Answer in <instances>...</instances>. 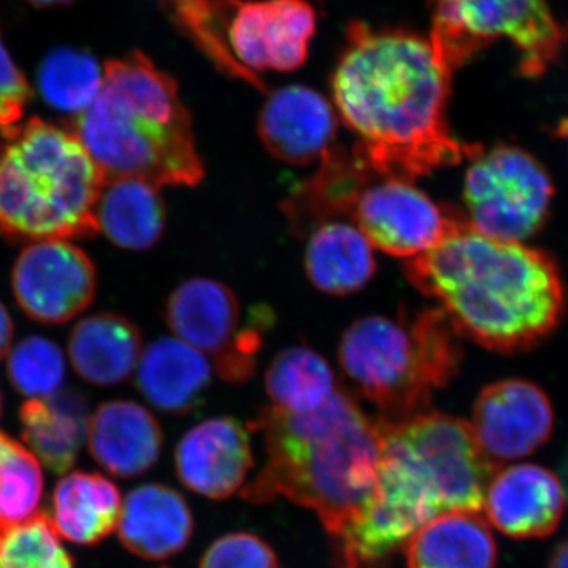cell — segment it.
Segmentation results:
<instances>
[{
  "mask_svg": "<svg viewBox=\"0 0 568 568\" xmlns=\"http://www.w3.org/2000/svg\"><path fill=\"white\" fill-rule=\"evenodd\" d=\"M11 286L26 315L43 324H62L92 304L95 267L84 250L69 241L33 242L18 256Z\"/></svg>",
  "mask_w": 568,
  "mask_h": 568,
  "instance_id": "cell-13",
  "label": "cell"
},
{
  "mask_svg": "<svg viewBox=\"0 0 568 568\" xmlns=\"http://www.w3.org/2000/svg\"><path fill=\"white\" fill-rule=\"evenodd\" d=\"M556 136L568 142V118L562 119V121L556 125Z\"/></svg>",
  "mask_w": 568,
  "mask_h": 568,
  "instance_id": "cell-40",
  "label": "cell"
},
{
  "mask_svg": "<svg viewBox=\"0 0 568 568\" xmlns=\"http://www.w3.org/2000/svg\"><path fill=\"white\" fill-rule=\"evenodd\" d=\"M11 386L21 395L50 398L61 392L65 379V357L61 347L43 336L22 339L9 354L7 362Z\"/></svg>",
  "mask_w": 568,
  "mask_h": 568,
  "instance_id": "cell-34",
  "label": "cell"
},
{
  "mask_svg": "<svg viewBox=\"0 0 568 568\" xmlns=\"http://www.w3.org/2000/svg\"><path fill=\"white\" fill-rule=\"evenodd\" d=\"M166 10L174 24L196 44L197 50L204 52L227 77L239 78L264 91L263 80L246 71L231 54L227 44L231 0H168Z\"/></svg>",
  "mask_w": 568,
  "mask_h": 568,
  "instance_id": "cell-31",
  "label": "cell"
},
{
  "mask_svg": "<svg viewBox=\"0 0 568 568\" xmlns=\"http://www.w3.org/2000/svg\"><path fill=\"white\" fill-rule=\"evenodd\" d=\"M0 149V234L10 242L93 237L104 179L77 134L33 118Z\"/></svg>",
  "mask_w": 568,
  "mask_h": 568,
  "instance_id": "cell-5",
  "label": "cell"
},
{
  "mask_svg": "<svg viewBox=\"0 0 568 568\" xmlns=\"http://www.w3.org/2000/svg\"><path fill=\"white\" fill-rule=\"evenodd\" d=\"M13 332V321H11L6 306L0 302V361H2V358L6 357V354L9 353Z\"/></svg>",
  "mask_w": 568,
  "mask_h": 568,
  "instance_id": "cell-37",
  "label": "cell"
},
{
  "mask_svg": "<svg viewBox=\"0 0 568 568\" xmlns=\"http://www.w3.org/2000/svg\"><path fill=\"white\" fill-rule=\"evenodd\" d=\"M32 6L40 7V9H50V7L70 6L77 0H28Z\"/></svg>",
  "mask_w": 568,
  "mask_h": 568,
  "instance_id": "cell-39",
  "label": "cell"
},
{
  "mask_svg": "<svg viewBox=\"0 0 568 568\" xmlns=\"http://www.w3.org/2000/svg\"><path fill=\"white\" fill-rule=\"evenodd\" d=\"M323 355L306 346L282 351L265 373V392L274 406L294 414L320 409L338 390Z\"/></svg>",
  "mask_w": 568,
  "mask_h": 568,
  "instance_id": "cell-29",
  "label": "cell"
},
{
  "mask_svg": "<svg viewBox=\"0 0 568 568\" xmlns=\"http://www.w3.org/2000/svg\"><path fill=\"white\" fill-rule=\"evenodd\" d=\"M2 407H3V399H2V394H0V416H2Z\"/></svg>",
  "mask_w": 568,
  "mask_h": 568,
  "instance_id": "cell-41",
  "label": "cell"
},
{
  "mask_svg": "<svg viewBox=\"0 0 568 568\" xmlns=\"http://www.w3.org/2000/svg\"><path fill=\"white\" fill-rule=\"evenodd\" d=\"M338 118L331 102L306 85L271 93L257 133L271 155L293 166H308L334 148Z\"/></svg>",
  "mask_w": 568,
  "mask_h": 568,
  "instance_id": "cell-17",
  "label": "cell"
},
{
  "mask_svg": "<svg viewBox=\"0 0 568 568\" xmlns=\"http://www.w3.org/2000/svg\"><path fill=\"white\" fill-rule=\"evenodd\" d=\"M405 272L459 336L495 353L532 349L566 315V284L548 253L487 237L469 222L407 260Z\"/></svg>",
  "mask_w": 568,
  "mask_h": 568,
  "instance_id": "cell-2",
  "label": "cell"
},
{
  "mask_svg": "<svg viewBox=\"0 0 568 568\" xmlns=\"http://www.w3.org/2000/svg\"><path fill=\"white\" fill-rule=\"evenodd\" d=\"M119 538L138 558L164 560L185 549L194 518L185 497L162 484H145L126 496L119 519Z\"/></svg>",
  "mask_w": 568,
  "mask_h": 568,
  "instance_id": "cell-21",
  "label": "cell"
},
{
  "mask_svg": "<svg viewBox=\"0 0 568 568\" xmlns=\"http://www.w3.org/2000/svg\"><path fill=\"white\" fill-rule=\"evenodd\" d=\"M159 189L134 178L104 182L95 209L99 231L121 248L132 252L151 248L162 237L166 222Z\"/></svg>",
  "mask_w": 568,
  "mask_h": 568,
  "instance_id": "cell-28",
  "label": "cell"
},
{
  "mask_svg": "<svg viewBox=\"0 0 568 568\" xmlns=\"http://www.w3.org/2000/svg\"><path fill=\"white\" fill-rule=\"evenodd\" d=\"M200 568H282L274 548L252 532H231L205 549Z\"/></svg>",
  "mask_w": 568,
  "mask_h": 568,
  "instance_id": "cell-35",
  "label": "cell"
},
{
  "mask_svg": "<svg viewBox=\"0 0 568 568\" xmlns=\"http://www.w3.org/2000/svg\"><path fill=\"white\" fill-rule=\"evenodd\" d=\"M313 178L302 183L283 201L282 211L290 222L291 233L312 234L321 224L347 222L358 197L377 179L375 168L357 149L332 148L324 153Z\"/></svg>",
  "mask_w": 568,
  "mask_h": 568,
  "instance_id": "cell-19",
  "label": "cell"
},
{
  "mask_svg": "<svg viewBox=\"0 0 568 568\" xmlns=\"http://www.w3.org/2000/svg\"><path fill=\"white\" fill-rule=\"evenodd\" d=\"M384 426L432 485L444 514L480 511L497 465L481 450L470 424L426 410L396 424L384 420Z\"/></svg>",
  "mask_w": 568,
  "mask_h": 568,
  "instance_id": "cell-10",
  "label": "cell"
},
{
  "mask_svg": "<svg viewBox=\"0 0 568 568\" xmlns=\"http://www.w3.org/2000/svg\"><path fill=\"white\" fill-rule=\"evenodd\" d=\"M0 568H74L44 514L17 525H0Z\"/></svg>",
  "mask_w": 568,
  "mask_h": 568,
  "instance_id": "cell-33",
  "label": "cell"
},
{
  "mask_svg": "<svg viewBox=\"0 0 568 568\" xmlns=\"http://www.w3.org/2000/svg\"><path fill=\"white\" fill-rule=\"evenodd\" d=\"M174 459L183 487L215 500L241 491L254 463L248 432L233 417L193 426L175 448Z\"/></svg>",
  "mask_w": 568,
  "mask_h": 568,
  "instance_id": "cell-16",
  "label": "cell"
},
{
  "mask_svg": "<svg viewBox=\"0 0 568 568\" xmlns=\"http://www.w3.org/2000/svg\"><path fill=\"white\" fill-rule=\"evenodd\" d=\"M44 478L36 455L0 432V525H17L37 514Z\"/></svg>",
  "mask_w": 568,
  "mask_h": 568,
  "instance_id": "cell-32",
  "label": "cell"
},
{
  "mask_svg": "<svg viewBox=\"0 0 568 568\" xmlns=\"http://www.w3.org/2000/svg\"><path fill=\"white\" fill-rule=\"evenodd\" d=\"M429 41L452 71L473 61L497 40L519 52L523 77L538 78L566 50L568 28L549 10L547 0H428Z\"/></svg>",
  "mask_w": 568,
  "mask_h": 568,
  "instance_id": "cell-7",
  "label": "cell"
},
{
  "mask_svg": "<svg viewBox=\"0 0 568 568\" xmlns=\"http://www.w3.org/2000/svg\"><path fill=\"white\" fill-rule=\"evenodd\" d=\"M469 160L463 197L474 230L507 242H525L544 230L556 189L536 156L515 145L477 144Z\"/></svg>",
  "mask_w": 568,
  "mask_h": 568,
  "instance_id": "cell-9",
  "label": "cell"
},
{
  "mask_svg": "<svg viewBox=\"0 0 568 568\" xmlns=\"http://www.w3.org/2000/svg\"><path fill=\"white\" fill-rule=\"evenodd\" d=\"M104 182L197 185L204 164L178 82L141 51L104 63L102 92L73 130Z\"/></svg>",
  "mask_w": 568,
  "mask_h": 568,
  "instance_id": "cell-4",
  "label": "cell"
},
{
  "mask_svg": "<svg viewBox=\"0 0 568 568\" xmlns=\"http://www.w3.org/2000/svg\"><path fill=\"white\" fill-rule=\"evenodd\" d=\"M136 386L151 405L173 416L192 413L211 384L207 357L179 338H160L142 353Z\"/></svg>",
  "mask_w": 568,
  "mask_h": 568,
  "instance_id": "cell-22",
  "label": "cell"
},
{
  "mask_svg": "<svg viewBox=\"0 0 568 568\" xmlns=\"http://www.w3.org/2000/svg\"><path fill=\"white\" fill-rule=\"evenodd\" d=\"M37 82L41 99L50 106L80 115L102 92L103 70L91 52L58 48L41 61Z\"/></svg>",
  "mask_w": 568,
  "mask_h": 568,
  "instance_id": "cell-30",
  "label": "cell"
},
{
  "mask_svg": "<svg viewBox=\"0 0 568 568\" xmlns=\"http://www.w3.org/2000/svg\"><path fill=\"white\" fill-rule=\"evenodd\" d=\"M261 433L267 462L242 489L263 506L286 497L315 511L335 537L361 515L375 491L383 452V418L366 416L345 388L313 413L263 407L250 425Z\"/></svg>",
  "mask_w": 568,
  "mask_h": 568,
  "instance_id": "cell-3",
  "label": "cell"
},
{
  "mask_svg": "<svg viewBox=\"0 0 568 568\" xmlns=\"http://www.w3.org/2000/svg\"><path fill=\"white\" fill-rule=\"evenodd\" d=\"M32 100V88L11 59L0 33V130L11 132Z\"/></svg>",
  "mask_w": 568,
  "mask_h": 568,
  "instance_id": "cell-36",
  "label": "cell"
},
{
  "mask_svg": "<svg viewBox=\"0 0 568 568\" xmlns=\"http://www.w3.org/2000/svg\"><path fill=\"white\" fill-rule=\"evenodd\" d=\"M349 222L381 252L410 260L446 241L467 219L410 181L381 178L361 194Z\"/></svg>",
  "mask_w": 568,
  "mask_h": 568,
  "instance_id": "cell-12",
  "label": "cell"
},
{
  "mask_svg": "<svg viewBox=\"0 0 568 568\" xmlns=\"http://www.w3.org/2000/svg\"><path fill=\"white\" fill-rule=\"evenodd\" d=\"M121 514V491L102 474L74 470L52 491V525L59 536L81 547H93L110 537Z\"/></svg>",
  "mask_w": 568,
  "mask_h": 568,
  "instance_id": "cell-23",
  "label": "cell"
},
{
  "mask_svg": "<svg viewBox=\"0 0 568 568\" xmlns=\"http://www.w3.org/2000/svg\"><path fill=\"white\" fill-rule=\"evenodd\" d=\"M470 426L484 454L499 466L544 446L555 428V413L536 384L504 379L480 392Z\"/></svg>",
  "mask_w": 568,
  "mask_h": 568,
  "instance_id": "cell-15",
  "label": "cell"
},
{
  "mask_svg": "<svg viewBox=\"0 0 568 568\" xmlns=\"http://www.w3.org/2000/svg\"><path fill=\"white\" fill-rule=\"evenodd\" d=\"M443 514L432 485L384 428L375 491L361 515L332 537L335 566L387 568L417 530Z\"/></svg>",
  "mask_w": 568,
  "mask_h": 568,
  "instance_id": "cell-8",
  "label": "cell"
},
{
  "mask_svg": "<svg viewBox=\"0 0 568 568\" xmlns=\"http://www.w3.org/2000/svg\"><path fill=\"white\" fill-rule=\"evenodd\" d=\"M166 323L175 338L211 355L227 383H244L256 368L261 336L241 331V304L230 287L209 278L182 283L166 305Z\"/></svg>",
  "mask_w": 568,
  "mask_h": 568,
  "instance_id": "cell-11",
  "label": "cell"
},
{
  "mask_svg": "<svg viewBox=\"0 0 568 568\" xmlns=\"http://www.w3.org/2000/svg\"><path fill=\"white\" fill-rule=\"evenodd\" d=\"M452 73L420 33L347 26L332 93L376 173L414 182L473 155L477 144L459 142L447 122Z\"/></svg>",
  "mask_w": 568,
  "mask_h": 568,
  "instance_id": "cell-1",
  "label": "cell"
},
{
  "mask_svg": "<svg viewBox=\"0 0 568 568\" xmlns=\"http://www.w3.org/2000/svg\"><path fill=\"white\" fill-rule=\"evenodd\" d=\"M163 2H168V0H163Z\"/></svg>",
  "mask_w": 568,
  "mask_h": 568,
  "instance_id": "cell-42",
  "label": "cell"
},
{
  "mask_svg": "<svg viewBox=\"0 0 568 568\" xmlns=\"http://www.w3.org/2000/svg\"><path fill=\"white\" fill-rule=\"evenodd\" d=\"M458 336L440 308L366 316L343 334L339 365L379 417L396 424L429 410L435 392L457 376Z\"/></svg>",
  "mask_w": 568,
  "mask_h": 568,
  "instance_id": "cell-6",
  "label": "cell"
},
{
  "mask_svg": "<svg viewBox=\"0 0 568 568\" xmlns=\"http://www.w3.org/2000/svg\"><path fill=\"white\" fill-rule=\"evenodd\" d=\"M88 443L93 459L112 476L140 477L162 455V426L138 403H104L89 418Z\"/></svg>",
  "mask_w": 568,
  "mask_h": 568,
  "instance_id": "cell-20",
  "label": "cell"
},
{
  "mask_svg": "<svg viewBox=\"0 0 568 568\" xmlns=\"http://www.w3.org/2000/svg\"><path fill=\"white\" fill-rule=\"evenodd\" d=\"M305 268L310 282L331 295L357 293L373 278V245L351 222H328L310 234Z\"/></svg>",
  "mask_w": 568,
  "mask_h": 568,
  "instance_id": "cell-27",
  "label": "cell"
},
{
  "mask_svg": "<svg viewBox=\"0 0 568 568\" xmlns=\"http://www.w3.org/2000/svg\"><path fill=\"white\" fill-rule=\"evenodd\" d=\"M407 568H495L497 548L478 511H447L417 530L405 549Z\"/></svg>",
  "mask_w": 568,
  "mask_h": 568,
  "instance_id": "cell-24",
  "label": "cell"
},
{
  "mask_svg": "<svg viewBox=\"0 0 568 568\" xmlns=\"http://www.w3.org/2000/svg\"><path fill=\"white\" fill-rule=\"evenodd\" d=\"M484 506L489 521L506 536L544 538L562 521L566 493L559 478L545 467L511 466L491 478Z\"/></svg>",
  "mask_w": 568,
  "mask_h": 568,
  "instance_id": "cell-18",
  "label": "cell"
},
{
  "mask_svg": "<svg viewBox=\"0 0 568 568\" xmlns=\"http://www.w3.org/2000/svg\"><path fill=\"white\" fill-rule=\"evenodd\" d=\"M88 402L77 392L28 399L20 409L22 439L52 473L70 470L88 437Z\"/></svg>",
  "mask_w": 568,
  "mask_h": 568,
  "instance_id": "cell-26",
  "label": "cell"
},
{
  "mask_svg": "<svg viewBox=\"0 0 568 568\" xmlns=\"http://www.w3.org/2000/svg\"><path fill=\"white\" fill-rule=\"evenodd\" d=\"M548 568H568V540L562 541L552 552Z\"/></svg>",
  "mask_w": 568,
  "mask_h": 568,
  "instance_id": "cell-38",
  "label": "cell"
},
{
  "mask_svg": "<svg viewBox=\"0 0 568 568\" xmlns=\"http://www.w3.org/2000/svg\"><path fill=\"white\" fill-rule=\"evenodd\" d=\"M71 365L95 386H114L133 375L142 355L141 334L123 316L102 313L74 325L69 339Z\"/></svg>",
  "mask_w": 568,
  "mask_h": 568,
  "instance_id": "cell-25",
  "label": "cell"
},
{
  "mask_svg": "<svg viewBox=\"0 0 568 568\" xmlns=\"http://www.w3.org/2000/svg\"><path fill=\"white\" fill-rule=\"evenodd\" d=\"M315 33L316 11L306 0H231L227 44L254 77L301 69Z\"/></svg>",
  "mask_w": 568,
  "mask_h": 568,
  "instance_id": "cell-14",
  "label": "cell"
}]
</instances>
